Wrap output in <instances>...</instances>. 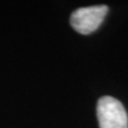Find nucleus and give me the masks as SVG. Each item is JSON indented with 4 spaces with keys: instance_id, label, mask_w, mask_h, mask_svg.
Returning <instances> with one entry per match:
<instances>
[{
    "instance_id": "f257e3e1",
    "label": "nucleus",
    "mask_w": 128,
    "mask_h": 128,
    "mask_svg": "<svg viewBox=\"0 0 128 128\" xmlns=\"http://www.w3.org/2000/svg\"><path fill=\"white\" fill-rule=\"evenodd\" d=\"M97 118L100 128H128V115L122 102L111 96H104L97 104Z\"/></svg>"
},
{
    "instance_id": "f03ea898",
    "label": "nucleus",
    "mask_w": 128,
    "mask_h": 128,
    "mask_svg": "<svg viewBox=\"0 0 128 128\" xmlns=\"http://www.w3.org/2000/svg\"><path fill=\"white\" fill-rule=\"evenodd\" d=\"M108 12L106 6H93L76 10L70 16V25L81 34H90L100 26Z\"/></svg>"
}]
</instances>
